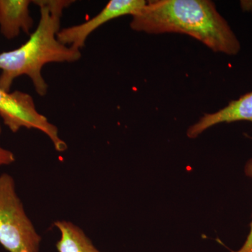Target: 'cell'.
Masks as SVG:
<instances>
[{
	"mask_svg": "<svg viewBox=\"0 0 252 252\" xmlns=\"http://www.w3.org/2000/svg\"><path fill=\"white\" fill-rule=\"evenodd\" d=\"M130 28L149 34L180 33L229 56L241 49L228 22L209 0H153L132 15Z\"/></svg>",
	"mask_w": 252,
	"mask_h": 252,
	"instance_id": "1",
	"label": "cell"
},
{
	"mask_svg": "<svg viewBox=\"0 0 252 252\" xmlns=\"http://www.w3.org/2000/svg\"><path fill=\"white\" fill-rule=\"evenodd\" d=\"M40 10L35 31L22 46L0 54V89L10 92L15 79L28 76L36 94L44 96L48 84L41 74L42 68L51 63H73L81 57L80 50L63 44L58 39L63 11L71 0L32 1Z\"/></svg>",
	"mask_w": 252,
	"mask_h": 252,
	"instance_id": "2",
	"label": "cell"
},
{
	"mask_svg": "<svg viewBox=\"0 0 252 252\" xmlns=\"http://www.w3.org/2000/svg\"><path fill=\"white\" fill-rule=\"evenodd\" d=\"M41 236L30 220L14 179L0 175V245L9 252H39Z\"/></svg>",
	"mask_w": 252,
	"mask_h": 252,
	"instance_id": "3",
	"label": "cell"
},
{
	"mask_svg": "<svg viewBox=\"0 0 252 252\" xmlns=\"http://www.w3.org/2000/svg\"><path fill=\"white\" fill-rule=\"evenodd\" d=\"M0 117L14 133L21 128L36 129L49 137L57 152L67 150V144L60 137L59 129L38 112L31 94L19 91L7 92L0 89Z\"/></svg>",
	"mask_w": 252,
	"mask_h": 252,
	"instance_id": "4",
	"label": "cell"
},
{
	"mask_svg": "<svg viewBox=\"0 0 252 252\" xmlns=\"http://www.w3.org/2000/svg\"><path fill=\"white\" fill-rule=\"evenodd\" d=\"M146 3L144 0H111L99 14L89 21L61 30L58 39L63 44L81 51L85 46L86 39L97 28L121 16H132Z\"/></svg>",
	"mask_w": 252,
	"mask_h": 252,
	"instance_id": "5",
	"label": "cell"
},
{
	"mask_svg": "<svg viewBox=\"0 0 252 252\" xmlns=\"http://www.w3.org/2000/svg\"><path fill=\"white\" fill-rule=\"evenodd\" d=\"M249 122L252 124V92L230 101L224 108L212 114H206L187 130L189 138H196L204 131L220 124Z\"/></svg>",
	"mask_w": 252,
	"mask_h": 252,
	"instance_id": "6",
	"label": "cell"
},
{
	"mask_svg": "<svg viewBox=\"0 0 252 252\" xmlns=\"http://www.w3.org/2000/svg\"><path fill=\"white\" fill-rule=\"evenodd\" d=\"M29 0H0V32L5 38L17 37L21 31L31 34L34 21L30 14Z\"/></svg>",
	"mask_w": 252,
	"mask_h": 252,
	"instance_id": "7",
	"label": "cell"
},
{
	"mask_svg": "<svg viewBox=\"0 0 252 252\" xmlns=\"http://www.w3.org/2000/svg\"><path fill=\"white\" fill-rule=\"evenodd\" d=\"M54 225L61 237L56 243L59 252H101L94 246L84 230L72 222L56 220Z\"/></svg>",
	"mask_w": 252,
	"mask_h": 252,
	"instance_id": "8",
	"label": "cell"
},
{
	"mask_svg": "<svg viewBox=\"0 0 252 252\" xmlns=\"http://www.w3.org/2000/svg\"><path fill=\"white\" fill-rule=\"evenodd\" d=\"M1 133V126L0 124V135ZM16 161V158H15L14 154L12 152L3 148L0 145V166H4V165H9L13 162Z\"/></svg>",
	"mask_w": 252,
	"mask_h": 252,
	"instance_id": "9",
	"label": "cell"
},
{
	"mask_svg": "<svg viewBox=\"0 0 252 252\" xmlns=\"http://www.w3.org/2000/svg\"><path fill=\"white\" fill-rule=\"evenodd\" d=\"M234 252H252V220L250 225V231L249 233L246 241L245 242L243 247Z\"/></svg>",
	"mask_w": 252,
	"mask_h": 252,
	"instance_id": "10",
	"label": "cell"
}]
</instances>
